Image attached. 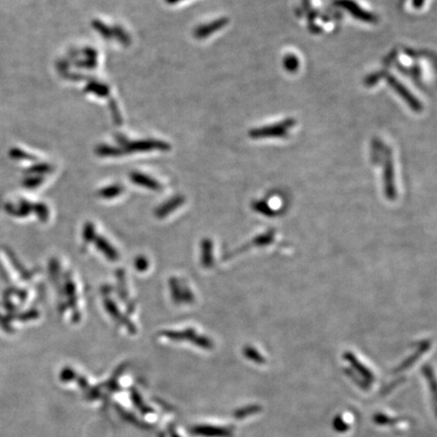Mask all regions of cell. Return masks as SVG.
Wrapping results in <instances>:
<instances>
[{"label":"cell","mask_w":437,"mask_h":437,"mask_svg":"<svg viewBox=\"0 0 437 437\" xmlns=\"http://www.w3.org/2000/svg\"><path fill=\"white\" fill-rule=\"evenodd\" d=\"M296 125V121L293 118H287L284 122L275 123V125L265 126L260 129L251 131L250 136L253 139H262L268 137H284L287 134V131Z\"/></svg>","instance_id":"1"},{"label":"cell","mask_w":437,"mask_h":437,"mask_svg":"<svg viewBox=\"0 0 437 437\" xmlns=\"http://www.w3.org/2000/svg\"><path fill=\"white\" fill-rule=\"evenodd\" d=\"M335 4L343 7L358 20L365 21V23H375L377 21L376 16L369 13V11H363L362 7L356 4L353 0H336Z\"/></svg>","instance_id":"2"},{"label":"cell","mask_w":437,"mask_h":437,"mask_svg":"<svg viewBox=\"0 0 437 437\" xmlns=\"http://www.w3.org/2000/svg\"><path fill=\"white\" fill-rule=\"evenodd\" d=\"M387 79H388L389 84L398 92L399 96L402 97L403 99H405L406 103L409 104L411 109L416 111H421V104L418 101V99H415V96L411 94L409 90L404 87L402 83L399 82L398 79H396L395 77H393V76H388Z\"/></svg>","instance_id":"3"},{"label":"cell","mask_w":437,"mask_h":437,"mask_svg":"<svg viewBox=\"0 0 437 437\" xmlns=\"http://www.w3.org/2000/svg\"><path fill=\"white\" fill-rule=\"evenodd\" d=\"M194 433L199 434V436H229L230 431L225 428H218V427L212 426H201L194 429Z\"/></svg>","instance_id":"4"},{"label":"cell","mask_w":437,"mask_h":437,"mask_svg":"<svg viewBox=\"0 0 437 437\" xmlns=\"http://www.w3.org/2000/svg\"><path fill=\"white\" fill-rule=\"evenodd\" d=\"M284 64H286V67L289 69V71H294L299 66L298 59L294 56H287Z\"/></svg>","instance_id":"5"},{"label":"cell","mask_w":437,"mask_h":437,"mask_svg":"<svg viewBox=\"0 0 437 437\" xmlns=\"http://www.w3.org/2000/svg\"><path fill=\"white\" fill-rule=\"evenodd\" d=\"M172 1H173V0H172Z\"/></svg>","instance_id":"6"}]
</instances>
